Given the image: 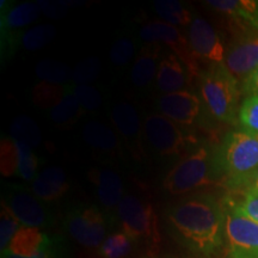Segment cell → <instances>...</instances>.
<instances>
[{"label":"cell","mask_w":258,"mask_h":258,"mask_svg":"<svg viewBox=\"0 0 258 258\" xmlns=\"http://www.w3.org/2000/svg\"><path fill=\"white\" fill-rule=\"evenodd\" d=\"M165 221L171 237L190 252L212 256L224 245V206L209 194L177 201L165 212Z\"/></svg>","instance_id":"obj_1"},{"label":"cell","mask_w":258,"mask_h":258,"mask_svg":"<svg viewBox=\"0 0 258 258\" xmlns=\"http://www.w3.org/2000/svg\"><path fill=\"white\" fill-rule=\"evenodd\" d=\"M215 160L219 175L231 188H245L258 172V133L230 132L215 152Z\"/></svg>","instance_id":"obj_2"},{"label":"cell","mask_w":258,"mask_h":258,"mask_svg":"<svg viewBox=\"0 0 258 258\" xmlns=\"http://www.w3.org/2000/svg\"><path fill=\"white\" fill-rule=\"evenodd\" d=\"M240 84L222 63L211 64L200 76V93L215 120L227 124L239 121Z\"/></svg>","instance_id":"obj_3"},{"label":"cell","mask_w":258,"mask_h":258,"mask_svg":"<svg viewBox=\"0 0 258 258\" xmlns=\"http://www.w3.org/2000/svg\"><path fill=\"white\" fill-rule=\"evenodd\" d=\"M219 176L215 152L207 145H202L182 158L169 171L163 188L171 195H184L213 184Z\"/></svg>","instance_id":"obj_4"},{"label":"cell","mask_w":258,"mask_h":258,"mask_svg":"<svg viewBox=\"0 0 258 258\" xmlns=\"http://www.w3.org/2000/svg\"><path fill=\"white\" fill-rule=\"evenodd\" d=\"M121 231L128 234L135 244H145L157 251L161 241L158 217L153 206L135 195H124L116 209Z\"/></svg>","instance_id":"obj_5"},{"label":"cell","mask_w":258,"mask_h":258,"mask_svg":"<svg viewBox=\"0 0 258 258\" xmlns=\"http://www.w3.org/2000/svg\"><path fill=\"white\" fill-rule=\"evenodd\" d=\"M114 219L95 205L71 207L63 218V227L72 239L86 249H98L108 237Z\"/></svg>","instance_id":"obj_6"},{"label":"cell","mask_w":258,"mask_h":258,"mask_svg":"<svg viewBox=\"0 0 258 258\" xmlns=\"http://www.w3.org/2000/svg\"><path fill=\"white\" fill-rule=\"evenodd\" d=\"M225 240L227 243L226 258H258V222L241 213L225 200Z\"/></svg>","instance_id":"obj_7"},{"label":"cell","mask_w":258,"mask_h":258,"mask_svg":"<svg viewBox=\"0 0 258 258\" xmlns=\"http://www.w3.org/2000/svg\"><path fill=\"white\" fill-rule=\"evenodd\" d=\"M143 127L148 144L160 157L179 156L195 141L175 122L160 114L146 116Z\"/></svg>","instance_id":"obj_8"},{"label":"cell","mask_w":258,"mask_h":258,"mask_svg":"<svg viewBox=\"0 0 258 258\" xmlns=\"http://www.w3.org/2000/svg\"><path fill=\"white\" fill-rule=\"evenodd\" d=\"M139 36L146 44H165L188 66L194 77L201 76L199 60L190 48L188 36H185L179 28L157 19L145 23L140 28Z\"/></svg>","instance_id":"obj_9"},{"label":"cell","mask_w":258,"mask_h":258,"mask_svg":"<svg viewBox=\"0 0 258 258\" xmlns=\"http://www.w3.org/2000/svg\"><path fill=\"white\" fill-rule=\"evenodd\" d=\"M2 16H0V29H2V55L8 59L17 49L22 37L21 29L28 27L40 17L41 9L36 3H22L18 5H9V2L2 0Z\"/></svg>","instance_id":"obj_10"},{"label":"cell","mask_w":258,"mask_h":258,"mask_svg":"<svg viewBox=\"0 0 258 258\" xmlns=\"http://www.w3.org/2000/svg\"><path fill=\"white\" fill-rule=\"evenodd\" d=\"M2 202L8 206L22 226L41 230L53 224L51 212L27 189L18 185L6 186Z\"/></svg>","instance_id":"obj_11"},{"label":"cell","mask_w":258,"mask_h":258,"mask_svg":"<svg viewBox=\"0 0 258 258\" xmlns=\"http://www.w3.org/2000/svg\"><path fill=\"white\" fill-rule=\"evenodd\" d=\"M188 40L194 55L199 61H208L211 64L224 63L226 54L224 43L217 29L207 19L194 15L189 25Z\"/></svg>","instance_id":"obj_12"},{"label":"cell","mask_w":258,"mask_h":258,"mask_svg":"<svg viewBox=\"0 0 258 258\" xmlns=\"http://www.w3.org/2000/svg\"><path fill=\"white\" fill-rule=\"evenodd\" d=\"M224 66L243 84L258 69V34H249L232 42L226 49Z\"/></svg>","instance_id":"obj_13"},{"label":"cell","mask_w":258,"mask_h":258,"mask_svg":"<svg viewBox=\"0 0 258 258\" xmlns=\"http://www.w3.org/2000/svg\"><path fill=\"white\" fill-rule=\"evenodd\" d=\"M202 99L189 90L167 93L159 97L157 109L176 124L192 125L199 121L202 110Z\"/></svg>","instance_id":"obj_14"},{"label":"cell","mask_w":258,"mask_h":258,"mask_svg":"<svg viewBox=\"0 0 258 258\" xmlns=\"http://www.w3.org/2000/svg\"><path fill=\"white\" fill-rule=\"evenodd\" d=\"M195 78L188 66L172 51L161 56L156 77L157 88L164 95L185 90Z\"/></svg>","instance_id":"obj_15"},{"label":"cell","mask_w":258,"mask_h":258,"mask_svg":"<svg viewBox=\"0 0 258 258\" xmlns=\"http://www.w3.org/2000/svg\"><path fill=\"white\" fill-rule=\"evenodd\" d=\"M93 179L96 184L97 198L101 202L103 211L112 218L111 212L117 209L122 199L124 198V188L121 177L115 170L103 167L97 171Z\"/></svg>","instance_id":"obj_16"},{"label":"cell","mask_w":258,"mask_h":258,"mask_svg":"<svg viewBox=\"0 0 258 258\" xmlns=\"http://www.w3.org/2000/svg\"><path fill=\"white\" fill-rule=\"evenodd\" d=\"M161 46L146 44L135 56L131 69V82L138 89H145L151 85L157 77L160 62Z\"/></svg>","instance_id":"obj_17"},{"label":"cell","mask_w":258,"mask_h":258,"mask_svg":"<svg viewBox=\"0 0 258 258\" xmlns=\"http://www.w3.org/2000/svg\"><path fill=\"white\" fill-rule=\"evenodd\" d=\"M70 184L66 173L61 167L51 166L44 169L32 182V194L42 202H53L69 191Z\"/></svg>","instance_id":"obj_18"},{"label":"cell","mask_w":258,"mask_h":258,"mask_svg":"<svg viewBox=\"0 0 258 258\" xmlns=\"http://www.w3.org/2000/svg\"><path fill=\"white\" fill-rule=\"evenodd\" d=\"M111 121L122 138L131 143V146L134 147V150H137V153L140 156V140L144 127H141L137 109L127 102L117 103L111 111Z\"/></svg>","instance_id":"obj_19"},{"label":"cell","mask_w":258,"mask_h":258,"mask_svg":"<svg viewBox=\"0 0 258 258\" xmlns=\"http://www.w3.org/2000/svg\"><path fill=\"white\" fill-rule=\"evenodd\" d=\"M49 238V235L43 233L40 228L21 226L5 252L21 257H31L40 252Z\"/></svg>","instance_id":"obj_20"},{"label":"cell","mask_w":258,"mask_h":258,"mask_svg":"<svg viewBox=\"0 0 258 258\" xmlns=\"http://www.w3.org/2000/svg\"><path fill=\"white\" fill-rule=\"evenodd\" d=\"M208 8L232 19L246 22L258 32V2L250 0H208Z\"/></svg>","instance_id":"obj_21"},{"label":"cell","mask_w":258,"mask_h":258,"mask_svg":"<svg viewBox=\"0 0 258 258\" xmlns=\"http://www.w3.org/2000/svg\"><path fill=\"white\" fill-rule=\"evenodd\" d=\"M83 138L92 148L103 152H112L118 147L115 132L98 121L86 122L83 128Z\"/></svg>","instance_id":"obj_22"},{"label":"cell","mask_w":258,"mask_h":258,"mask_svg":"<svg viewBox=\"0 0 258 258\" xmlns=\"http://www.w3.org/2000/svg\"><path fill=\"white\" fill-rule=\"evenodd\" d=\"M154 10L160 17V21L166 22L175 27H189L194 15L191 11L177 0H156Z\"/></svg>","instance_id":"obj_23"},{"label":"cell","mask_w":258,"mask_h":258,"mask_svg":"<svg viewBox=\"0 0 258 258\" xmlns=\"http://www.w3.org/2000/svg\"><path fill=\"white\" fill-rule=\"evenodd\" d=\"M135 241L123 231L110 233L97 249L101 258H128L133 251Z\"/></svg>","instance_id":"obj_24"},{"label":"cell","mask_w":258,"mask_h":258,"mask_svg":"<svg viewBox=\"0 0 258 258\" xmlns=\"http://www.w3.org/2000/svg\"><path fill=\"white\" fill-rule=\"evenodd\" d=\"M82 105L74 93L71 91L70 86L66 88V93L63 98L51 109L50 118L54 123L60 125L72 124L79 118L82 114Z\"/></svg>","instance_id":"obj_25"},{"label":"cell","mask_w":258,"mask_h":258,"mask_svg":"<svg viewBox=\"0 0 258 258\" xmlns=\"http://www.w3.org/2000/svg\"><path fill=\"white\" fill-rule=\"evenodd\" d=\"M11 135L14 140L27 144L31 148L38 146L42 141L40 127L28 116H21L12 122Z\"/></svg>","instance_id":"obj_26"},{"label":"cell","mask_w":258,"mask_h":258,"mask_svg":"<svg viewBox=\"0 0 258 258\" xmlns=\"http://www.w3.org/2000/svg\"><path fill=\"white\" fill-rule=\"evenodd\" d=\"M35 73L43 83L60 85L72 77L70 67L66 63L54 60H42L36 64Z\"/></svg>","instance_id":"obj_27"},{"label":"cell","mask_w":258,"mask_h":258,"mask_svg":"<svg viewBox=\"0 0 258 258\" xmlns=\"http://www.w3.org/2000/svg\"><path fill=\"white\" fill-rule=\"evenodd\" d=\"M56 29L51 24L35 25L24 32L21 43L27 50L35 51L48 46L55 37Z\"/></svg>","instance_id":"obj_28"},{"label":"cell","mask_w":258,"mask_h":258,"mask_svg":"<svg viewBox=\"0 0 258 258\" xmlns=\"http://www.w3.org/2000/svg\"><path fill=\"white\" fill-rule=\"evenodd\" d=\"M16 147L18 152V169L17 175L22 179L30 182L37 177V169L40 165L38 157L34 153L32 148L29 145L16 141Z\"/></svg>","instance_id":"obj_29"},{"label":"cell","mask_w":258,"mask_h":258,"mask_svg":"<svg viewBox=\"0 0 258 258\" xmlns=\"http://www.w3.org/2000/svg\"><path fill=\"white\" fill-rule=\"evenodd\" d=\"M135 56V42L127 34L120 35L112 43L110 49V60L114 66L122 69L128 66Z\"/></svg>","instance_id":"obj_30"},{"label":"cell","mask_w":258,"mask_h":258,"mask_svg":"<svg viewBox=\"0 0 258 258\" xmlns=\"http://www.w3.org/2000/svg\"><path fill=\"white\" fill-rule=\"evenodd\" d=\"M64 93H66V88L62 89L60 85L42 82L35 86L32 96H34V102L37 105L42 108L53 109L63 98Z\"/></svg>","instance_id":"obj_31"},{"label":"cell","mask_w":258,"mask_h":258,"mask_svg":"<svg viewBox=\"0 0 258 258\" xmlns=\"http://www.w3.org/2000/svg\"><path fill=\"white\" fill-rule=\"evenodd\" d=\"M18 152L12 138H3L0 145V171L4 177L17 175Z\"/></svg>","instance_id":"obj_32"},{"label":"cell","mask_w":258,"mask_h":258,"mask_svg":"<svg viewBox=\"0 0 258 258\" xmlns=\"http://www.w3.org/2000/svg\"><path fill=\"white\" fill-rule=\"evenodd\" d=\"M21 222L12 214L5 203L2 202V213H0V250L5 252L19 228Z\"/></svg>","instance_id":"obj_33"},{"label":"cell","mask_w":258,"mask_h":258,"mask_svg":"<svg viewBox=\"0 0 258 258\" xmlns=\"http://www.w3.org/2000/svg\"><path fill=\"white\" fill-rule=\"evenodd\" d=\"M101 61L97 57H89L77 64L72 71L71 79L78 85H89L101 73Z\"/></svg>","instance_id":"obj_34"},{"label":"cell","mask_w":258,"mask_h":258,"mask_svg":"<svg viewBox=\"0 0 258 258\" xmlns=\"http://www.w3.org/2000/svg\"><path fill=\"white\" fill-rule=\"evenodd\" d=\"M239 123L244 131L258 133V95L247 96L241 102Z\"/></svg>","instance_id":"obj_35"},{"label":"cell","mask_w":258,"mask_h":258,"mask_svg":"<svg viewBox=\"0 0 258 258\" xmlns=\"http://www.w3.org/2000/svg\"><path fill=\"white\" fill-rule=\"evenodd\" d=\"M71 91L77 97L83 110H97L102 104V95L96 88L91 85H77L70 86Z\"/></svg>","instance_id":"obj_36"},{"label":"cell","mask_w":258,"mask_h":258,"mask_svg":"<svg viewBox=\"0 0 258 258\" xmlns=\"http://www.w3.org/2000/svg\"><path fill=\"white\" fill-rule=\"evenodd\" d=\"M232 205L235 208L239 209L241 213L258 222V190L257 189H246L245 190L243 199L240 201L230 200Z\"/></svg>","instance_id":"obj_37"},{"label":"cell","mask_w":258,"mask_h":258,"mask_svg":"<svg viewBox=\"0 0 258 258\" xmlns=\"http://www.w3.org/2000/svg\"><path fill=\"white\" fill-rule=\"evenodd\" d=\"M62 245H61L60 239H56V238H49L48 243L42 247L40 252L34 254L31 257H21L16 256V254H12L10 252H4L2 253V258H60L61 254H62Z\"/></svg>","instance_id":"obj_38"},{"label":"cell","mask_w":258,"mask_h":258,"mask_svg":"<svg viewBox=\"0 0 258 258\" xmlns=\"http://www.w3.org/2000/svg\"><path fill=\"white\" fill-rule=\"evenodd\" d=\"M37 5L40 6L43 14L51 18H61L66 14V10L69 8V5L62 2H38Z\"/></svg>","instance_id":"obj_39"},{"label":"cell","mask_w":258,"mask_h":258,"mask_svg":"<svg viewBox=\"0 0 258 258\" xmlns=\"http://www.w3.org/2000/svg\"><path fill=\"white\" fill-rule=\"evenodd\" d=\"M241 92L247 96L258 95V69L241 84Z\"/></svg>","instance_id":"obj_40"},{"label":"cell","mask_w":258,"mask_h":258,"mask_svg":"<svg viewBox=\"0 0 258 258\" xmlns=\"http://www.w3.org/2000/svg\"><path fill=\"white\" fill-rule=\"evenodd\" d=\"M246 189H257L258 190V172L251 178L247 184L245 185V190Z\"/></svg>","instance_id":"obj_41"}]
</instances>
